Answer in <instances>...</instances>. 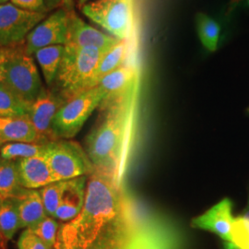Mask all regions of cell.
Here are the masks:
<instances>
[{
    "instance_id": "obj_5",
    "label": "cell",
    "mask_w": 249,
    "mask_h": 249,
    "mask_svg": "<svg viewBox=\"0 0 249 249\" xmlns=\"http://www.w3.org/2000/svg\"><path fill=\"white\" fill-rule=\"evenodd\" d=\"M104 98V91L96 86L68 100L53 119L51 129L53 141L74 138Z\"/></svg>"
},
{
    "instance_id": "obj_34",
    "label": "cell",
    "mask_w": 249,
    "mask_h": 249,
    "mask_svg": "<svg viewBox=\"0 0 249 249\" xmlns=\"http://www.w3.org/2000/svg\"><path fill=\"white\" fill-rule=\"evenodd\" d=\"M243 0H229V4H228V13H231V11L234 9H236V7L240 4Z\"/></svg>"
},
{
    "instance_id": "obj_2",
    "label": "cell",
    "mask_w": 249,
    "mask_h": 249,
    "mask_svg": "<svg viewBox=\"0 0 249 249\" xmlns=\"http://www.w3.org/2000/svg\"><path fill=\"white\" fill-rule=\"evenodd\" d=\"M131 209L122 184L94 172L89 176L81 212L63 224L54 249H88L108 225Z\"/></svg>"
},
{
    "instance_id": "obj_15",
    "label": "cell",
    "mask_w": 249,
    "mask_h": 249,
    "mask_svg": "<svg viewBox=\"0 0 249 249\" xmlns=\"http://www.w3.org/2000/svg\"><path fill=\"white\" fill-rule=\"evenodd\" d=\"M138 219L132 209L108 225L87 249H126Z\"/></svg>"
},
{
    "instance_id": "obj_30",
    "label": "cell",
    "mask_w": 249,
    "mask_h": 249,
    "mask_svg": "<svg viewBox=\"0 0 249 249\" xmlns=\"http://www.w3.org/2000/svg\"><path fill=\"white\" fill-rule=\"evenodd\" d=\"M18 249H53L48 247L30 229L23 231L18 241Z\"/></svg>"
},
{
    "instance_id": "obj_16",
    "label": "cell",
    "mask_w": 249,
    "mask_h": 249,
    "mask_svg": "<svg viewBox=\"0 0 249 249\" xmlns=\"http://www.w3.org/2000/svg\"><path fill=\"white\" fill-rule=\"evenodd\" d=\"M18 183L27 189L42 188L54 182L52 171L42 156L16 160Z\"/></svg>"
},
{
    "instance_id": "obj_11",
    "label": "cell",
    "mask_w": 249,
    "mask_h": 249,
    "mask_svg": "<svg viewBox=\"0 0 249 249\" xmlns=\"http://www.w3.org/2000/svg\"><path fill=\"white\" fill-rule=\"evenodd\" d=\"M121 40L90 26L72 9L69 10L66 45L78 48H93L107 53Z\"/></svg>"
},
{
    "instance_id": "obj_19",
    "label": "cell",
    "mask_w": 249,
    "mask_h": 249,
    "mask_svg": "<svg viewBox=\"0 0 249 249\" xmlns=\"http://www.w3.org/2000/svg\"><path fill=\"white\" fill-rule=\"evenodd\" d=\"M0 139L4 143H38V135L28 116L0 117Z\"/></svg>"
},
{
    "instance_id": "obj_8",
    "label": "cell",
    "mask_w": 249,
    "mask_h": 249,
    "mask_svg": "<svg viewBox=\"0 0 249 249\" xmlns=\"http://www.w3.org/2000/svg\"><path fill=\"white\" fill-rule=\"evenodd\" d=\"M47 14L18 9L10 2L0 5V47L20 45Z\"/></svg>"
},
{
    "instance_id": "obj_7",
    "label": "cell",
    "mask_w": 249,
    "mask_h": 249,
    "mask_svg": "<svg viewBox=\"0 0 249 249\" xmlns=\"http://www.w3.org/2000/svg\"><path fill=\"white\" fill-rule=\"evenodd\" d=\"M85 17L121 41L132 32V11L129 0H91L80 7Z\"/></svg>"
},
{
    "instance_id": "obj_1",
    "label": "cell",
    "mask_w": 249,
    "mask_h": 249,
    "mask_svg": "<svg viewBox=\"0 0 249 249\" xmlns=\"http://www.w3.org/2000/svg\"><path fill=\"white\" fill-rule=\"evenodd\" d=\"M140 86L128 95L101 105L100 116L86 138L94 172L122 184L133 142Z\"/></svg>"
},
{
    "instance_id": "obj_18",
    "label": "cell",
    "mask_w": 249,
    "mask_h": 249,
    "mask_svg": "<svg viewBox=\"0 0 249 249\" xmlns=\"http://www.w3.org/2000/svg\"><path fill=\"white\" fill-rule=\"evenodd\" d=\"M16 197L20 228H32L47 216L39 191L22 188Z\"/></svg>"
},
{
    "instance_id": "obj_20",
    "label": "cell",
    "mask_w": 249,
    "mask_h": 249,
    "mask_svg": "<svg viewBox=\"0 0 249 249\" xmlns=\"http://www.w3.org/2000/svg\"><path fill=\"white\" fill-rule=\"evenodd\" d=\"M128 53L129 47L127 40L121 41L119 44H117L109 51H107V53H104L92 76L89 86L90 89L96 87L100 83V81L109 73L127 64Z\"/></svg>"
},
{
    "instance_id": "obj_21",
    "label": "cell",
    "mask_w": 249,
    "mask_h": 249,
    "mask_svg": "<svg viewBox=\"0 0 249 249\" xmlns=\"http://www.w3.org/2000/svg\"><path fill=\"white\" fill-rule=\"evenodd\" d=\"M64 49L65 45H50L38 50L34 54L36 62L38 63L43 72L45 83L50 88L53 86L58 71Z\"/></svg>"
},
{
    "instance_id": "obj_24",
    "label": "cell",
    "mask_w": 249,
    "mask_h": 249,
    "mask_svg": "<svg viewBox=\"0 0 249 249\" xmlns=\"http://www.w3.org/2000/svg\"><path fill=\"white\" fill-rule=\"evenodd\" d=\"M196 32L202 45L210 52L218 48L221 36V27L213 18L205 13H198L196 17Z\"/></svg>"
},
{
    "instance_id": "obj_17",
    "label": "cell",
    "mask_w": 249,
    "mask_h": 249,
    "mask_svg": "<svg viewBox=\"0 0 249 249\" xmlns=\"http://www.w3.org/2000/svg\"><path fill=\"white\" fill-rule=\"evenodd\" d=\"M86 182V177L66 180L62 199L53 218L66 222L73 220L80 214L85 201Z\"/></svg>"
},
{
    "instance_id": "obj_3",
    "label": "cell",
    "mask_w": 249,
    "mask_h": 249,
    "mask_svg": "<svg viewBox=\"0 0 249 249\" xmlns=\"http://www.w3.org/2000/svg\"><path fill=\"white\" fill-rule=\"evenodd\" d=\"M105 53L93 48L65 45L62 59L51 89L66 102L90 89V81Z\"/></svg>"
},
{
    "instance_id": "obj_33",
    "label": "cell",
    "mask_w": 249,
    "mask_h": 249,
    "mask_svg": "<svg viewBox=\"0 0 249 249\" xmlns=\"http://www.w3.org/2000/svg\"><path fill=\"white\" fill-rule=\"evenodd\" d=\"M5 61V51L3 47H0V83L3 81V63Z\"/></svg>"
},
{
    "instance_id": "obj_29",
    "label": "cell",
    "mask_w": 249,
    "mask_h": 249,
    "mask_svg": "<svg viewBox=\"0 0 249 249\" xmlns=\"http://www.w3.org/2000/svg\"><path fill=\"white\" fill-rule=\"evenodd\" d=\"M58 228L59 226L57 222L52 217L46 216L43 221L36 224V226L27 229H30L41 240L44 241L48 247L54 249L59 231Z\"/></svg>"
},
{
    "instance_id": "obj_41",
    "label": "cell",
    "mask_w": 249,
    "mask_h": 249,
    "mask_svg": "<svg viewBox=\"0 0 249 249\" xmlns=\"http://www.w3.org/2000/svg\"><path fill=\"white\" fill-rule=\"evenodd\" d=\"M248 3H249V0H248Z\"/></svg>"
},
{
    "instance_id": "obj_37",
    "label": "cell",
    "mask_w": 249,
    "mask_h": 249,
    "mask_svg": "<svg viewBox=\"0 0 249 249\" xmlns=\"http://www.w3.org/2000/svg\"><path fill=\"white\" fill-rule=\"evenodd\" d=\"M242 216H243V217H245V218H247V219H249V199L248 204H247L246 208H245V210H244V213L242 214Z\"/></svg>"
},
{
    "instance_id": "obj_10",
    "label": "cell",
    "mask_w": 249,
    "mask_h": 249,
    "mask_svg": "<svg viewBox=\"0 0 249 249\" xmlns=\"http://www.w3.org/2000/svg\"><path fill=\"white\" fill-rule=\"evenodd\" d=\"M69 10L60 8L46 16L28 35L24 42L25 52L33 55L40 49L50 45H66Z\"/></svg>"
},
{
    "instance_id": "obj_23",
    "label": "cell",
    "mask_w": 249,
    "mask_h": 249,
    "mask_svg": "<svg viewBox=\"0 0 249 249\" xmlns=\"http://www.w3.org/2000/svg\"><path fill=\"white\" fill-rule=\"evenodd\" d=\"M31 104L19 98L3 82L0 83V117L27 116Z\"/></svg>"
},
{
    "instance_id": "obj_6",
    "label": "cell",
    "mask_w": 249,
    "mask_h": 249,
    "mask_svg": "<svg viewBox=\"0 0 249 249\" xmlns=\"http://www.w3.org/2000/svg\"><path fill=\"white\" fill-rule=\"evenodd\" d=\"M43 157L52 171L54 182L87 177L95 171L86 151L79 143L71 141L45 143Z\"/></svg>"
},
{
    "instance_id": "obj_32",
    "label": "cell",
    "mask_w": 249,
    "mask_h": 249,
    "mask_svg": "<svg viewBox=\"0 0 249 249\" xmlns=\"http://www.w3.org/2000/svg\"><path fill=\"white\" fill-rule=\"evenodd\" d=\"M44 3L49 11L63 7V0H44Z\"/></svg>"
},
{
    "instance_id": "obj_13",
    "label": "cell",
    "mask_w": 249,
    "mask_h": 249,
    "mask_svg": "<svg viewBox=\"0 0 249 249\" xmlns=\"http://www.w3.org/2000/svg\"><path fill=\"white\" fill-rule=\"evenodd\" d=\"M97 86L105 93V98L101 103L105 105L123 98L140 86V73L132 64L127 63L109 73Z\"/></svg>"
},
{
    "instance_id": "obj_40",
    "label": "cell",
    "mask_w": 249,
    "mask_h": 249,
    "mask_svg": "<svg viewBox=\"0 0 249 249\" xmlns=\"http://www.w3.org/2000/svg\"><path fill=\"white\" fill-rule=\"evenodd\" d=\"M3 144H4V142H2V140L0 139V148L2 147V145H3Z\"/></svg>"
},
{
    "instance_id": "obj_35",
    "label": "cell",
    "mask_w": 249,
    "mask_h": 249,
    "mask_svg": "<svg viewBox=\"0 0 249 249\" xmlns=\"http://www.w3.org/2000/svg\"><path fill=\"white\" fill-rule=\"evenodd\" d=\"M74 6V0H63V8L68 10H72Z\"/></svg>"
},
{
    "instance_id": "obj_36",
    "label": "cell",
    "mask_w": 249,
    "mask_h": 249,
    "mask_svg": "<svg viewBox=\"0 0 249 249\" xmlns=\"http://www.w3.org/2000/svg\"><path fill=\"white\" fill-rule=\"evenodd\" d=\"M7 242H8V241L4 238V236H3V235L1 234V232H0V249H6Z\"/></svg>"
},
{
    "instance_id": "obj_25",
    "label": "cell",
    "mask_w": 249,
    "mask_h": 249,
    "mask_svg": "<svg viewBox=\"0 0 249 249\" xmlns=\"http://www.w3.org/2000/svg\"><path fill=\"white\" fill-rule=\"evenodd\" d=\"M18 228H20V224L18 199L15 196L0 204V232L6 240H11Z\"/></svg>"
},
{
    "instance_id": "obj_27",
    "label": "cell",
    "mask_w": 249,
    "mask_h": 249,
    "mask_svg": "<svg viewBox=\"0 0 249 249\" xmlns=\"http://www.w3.org/2000/svg\"><path fill=\"white\" fill-rule=\"evenodd\" d=\"M65 185H66V180L53 182L52 184H49L45 187H42L39 190L47 216L52 218L54 217L55 212L58 209L62 199Z\"/></svg>"
},
{
    "instance_id": "obj_4",
    "label": "cell",
    "mask_w": 249,
    "mask_h": 249,
    "mask_svg": "<svg viewBox=\"0 0 249 249\" xmlns=\"http://www.w3.org/2000/svg\"><path fill=\"white\" fill-rule=\"evenodd\" d=\"M3 83L28 104H33L45 89L35 57L25 52L24 43L3 47Z\"/></svg>"
},
{
    "instance_id": "obj_9",
    "label": "cell",
    "mask_w": 249,
    "mask_h": 249,
    "mask_svg": "<svg viewBox=\"0 0 249 249\" xmlns=\"http://www.w3.org/2000/svg\"><path fill=\"white\" fill-rule=\"evenodd\" d=\"M181 246L179 232L169 223L138 220L126 249H181Z\"/></svg>"
},
{
    "instance_id": "obj_38",
    "label": "cell",
    "mask_w": 249,
    "mask_h": 249,
    "mask_svg": "<svg viewBox=\"0 0 249 249\" xmlns=\"http://www.w3.org/2000/svg\"><path fill=\"white\" fill-rule=\"evenodd\" d=\"M89 1H91V0H78V5H79V7H82L84 4H86L87 2H89Z\"/></svg>"
},
{
    "instance_id": "obj_22",
    "label": "cell",
    "mask_w": 249,
    "mask_h": 249,
    "mask_svg": "<svg viewBox=\"0 0 249 249\" xmlns=\"http://www.w3.org/2000/svg\"><path fill=\"white\" fill-rule=\"evenodd\" d=\"M22 188L18 183L16 161L0 158V204L18 196Z\"/></svg>"
},
{
    "instance_id": "obj_12",
    "label": "cell",
    "mask_w": 249,
    "mask_h": 249,
    "mask_svg": "<svg viewBox=\"0 0 249 249\" xmlns=\"http://www.w3.org/2000/svg\"><path fill=\"white\" fill-rule=\"evenodd\" d=\"M66 101L53 89H45L31 105L28 118L34 124L38 135V143L53 142L51 125L59 109Z\"/></svg>"
},
{
    "instance_id": "obj_28",
    "label": "cell",
    "mask_w": 249,
    "mask_h": 249,
    "mask_svg": "<svg viewBox=\"0 0 249 249\" xmlns=\"http://www.w3.org/2000/svg\"><path fill=\"white\" fill-rule=\"evenodd\" d=\"M233 249H249V220L242 215L233 219L231 241L227 242Z\"/></svg>"
},
{
    "instance_id": "obj_26",
    "label": "cell",
    "mask_w": 249,
    "mask_h": 249,
    "mask_svg": "<svg viewBox=\"0 0 249 249\" xmlns=\"http://www.w3.org/2000/svg\"><path fill=\"white\" fill-rule=\"evenodd\" d=\"M45 152V144L39 143H7L1 147L0 158L3 160H13L16 159L31 158L42 156Z\"/></svg>"
},
{
    "instance_id": "obj_31",
    "label": "cell",
    "mask_w": 249,
    "mask_h": 249,
    "mask_svg": "<svg viewBox=\"0 0 249 249\" xmlns=\"http://www.w3.org/2000/svg\"><path fill=\"white\" fill-rule=\"evenodd\" d=\"M10 3L18 9L30 12L47 14L49 10L46 9L44 0H10Z\"/></svg>"
},
{
    "instance_id": "obj_39",
    "label": "cell",
    "mask_w": 249,
    "mask_h": 249,
    "mask_svg": "<svg viewBox=\"0 0 249 249\" xmlns=\"http://www.w3.org/2000/svg\"><path fill=\"white\" fill-rule=\"evenodd\" d=\"M10 2V0H0V5L1 4H6V3H9Z\"/></svg>"
},
{
    "instance_id": "obj_14",
    "label": "cell",
    "mask_w": 249,
    "mask_h": 249,
    "mask_svg": "<svg viewBox=\"0 0 249 249\" xmlns=\"http://www.w3.org/2000/svg\"><path fill=\"white\" fill-rule=\"evenodd\" d=\"M232 204L229 198H223L209 211L192 220L191 226L212 231L224 242L231 241V225L233 222Z\"/></svg>"
}]
</instances>
